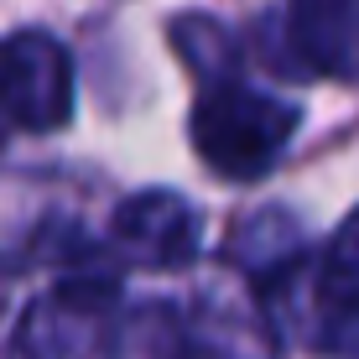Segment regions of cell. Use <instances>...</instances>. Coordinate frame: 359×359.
<instances>
[{"label": "cell", "mask_w": 359, "mask_h": 359, "mask_svg": "<svg viewBox=\"0 0 359 359\" xmlns=\"http://www.w3.org/2000/svg\"><path fill=\"white\" fill-rule=\"evenodd\" d=\"M297 120L302 115L287 99L250 89L240 79H219V83H203L188 130H193V151L203 156L208 172H219L229 182H255L287 151Z\"/></svg>", "instance_id": "1"}, {"label": "cell", "mask_w": 359, "mask_h": 359, "mask_svg": "<svg viewBox=\"0 0 359 359\" xmlns=\"http://www.w3.org/2000/svg\"><path fill=\"white\" fill-rule=\"evenodd\" d=\"M120 307V276L99 266L83 245L68 255L57 281L21 313L16 323V359H94Z\"/></svg>", "instance_id": "2"}, {"label": "cell", "mask_w": 359, "mask_h": 359, "mask_svg": "<svg viewBox=\"0 0 359 359\" xmlns=\"http://www.w3.org/2000/svg\"><path fill=\"white\" fill-rule=\"evenodd\" d=\"M0 109L6 126L63 130L73 115V63L47 32H21L0 42Z\"/></svg>", "instance_id": "3"}, {"label": "cell", "mask_w": 359, "mask_h": 359, "mask_svg": "<svg viewBox=\"0 0 359 359\" xmlns=\"http://www.w3.org/2000/svg\"><path fill=\"white\" fill-rule=\"evenodd\" d=\"M307 302H313V328H307L313 349L333 359H359V208L313 261Z\"/></svg>", "instance_id": "4"}, {"label": "cell", "mask_w": 359, "mask_h": 359, "mask_svg": "<svg viewBox=\"0 0 359 359\" xmlns=\"http://www.w3.org/2000/svg\"><path fill=\"white\" fill-rule=\"evenodd\" d=\"M115 255L141 271H177L198 255V214L177 193H135L115 208Z\"/></svg>", "instance_id": "5"}, {"label": "cell", "mask_w": 359, "mask_h": 359, "mask_svg": "<svg viewBox=\"0 0 359 359\" xmlns=\"http://www.w3.org/2000/svg\"><path fill=\"white\" fill-rule=\"evenodd\" d=\"M292 68L359 83V0H287Z\"/></svg>", "instance_id": "6"}, {"label": "cell", "mask_w": 359, "mask_h": 359, "mask_svg": "<svg viewBox=\"0 0 359 359\" xmlns=\"http://www.w3.org/2000/svg\"><path fill=\"white\" fill-rule=\"evenodd\" d=\"M104 359H208L193 339L182 307L172 302H135L104 333Z\"/></svg>", "instance_id": "7"}, {"label": "cell", "mask_w": 359, "mask_h": 359, "mask_svg": "<svg viewBox=\"0 0 359 359\" xmlns=\"http://www.w3.org/2000/svg\"><path fill=\"white\" fill-rule=\"evenodd\" d=\"M229 261L255 281V287H281L302 266V229L287 208H261L240 219L229 234Z\"/></svg>", "instance_id": "8"}, {"label": "cell", "mask_w": 359, "mask_h": 359, "mask_svg": "<svg viewBox=\"0 0 359 359\" xmlns=\"http://www.w3.org/2000/svg\"><path fill=\"white\" fill-rule=\"evenodd\" d=\"M172 47L182 53V63H188L203 83H219V79H234V36L219 27V21L208 16H177L172 21Z\"/></svg>", "instance_id": "9"}, {"label": "cell", "mask_w": 359, "mask_h": 359, "mask_svg": "<svg viewBox=\"0 0 359 359\" xmlns=\"http://www.w3.org/2000/svg\"><path fill=\"white\" fill-rule=\"evenodd\" d=\"M11 297H16V266L0 261V344H6V328H11Z\"/></svg>", "instance_id": "10"}, {"label": "cell", "mask_w": 359, "mask_h": 359, "mask_svg": "<svg viewBox=\"0 0 359 359\" xmlns=\"http://www.w3.org/2000/svg\"><path fill=\"white\" fill-rule=\"evenodd\" d=\"M0 146H6V109H0Z\"/></svg>", "instance_id": "11"}]
</instances>
